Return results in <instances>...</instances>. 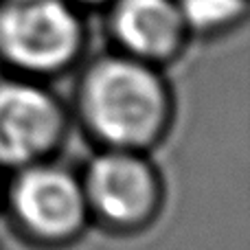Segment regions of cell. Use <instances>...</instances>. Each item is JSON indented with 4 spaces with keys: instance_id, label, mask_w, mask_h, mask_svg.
Wrapping results in <instances>:
<instances>
[{
    "instance_id": "cell-1",
    "label": "cell",
    "mask_w": 250,
    "mask_h": 250,
    "mask_svg": "<svg viewBox=\"0 0 250 250\" xmlns=\"http://www.w3.org/2000/svg\"><path fill=\"white\" fill-rule=\"evenodd\" d=\"M73 125L97 149L151 154L176 121V97L165 68L108 48L77 66Z\"/></svg>"
},
{
    "instance_id": "cell-2",
    "label": "cell",
    "mask_w": 250,
    "mask_h": 250,
    "mask_svg": "<svg viewBox=\"0 0 250 250\" xmlns=\"http://www.w3.org/2000/svg\"><path fill=\"white\" fill-rule=\"evenodd\" d=\"M86 51V11L70 0H0L4 73L53 82L77 68Z\"/></svg>"
},
{
    "instance_id": "cell-3",
    "label": "cell",
    "mask_w": 250,
    "mask_h": 250,
    "mask_svg": "<svg viewBox=\"0 0 250 250\" xmlns=\"http://www.w3.org/2000/svg\"><path fill=\"white\" fill-rule=\"evenodd\" d=\"M0 213L22 242L40 250L70 248L92 229L79 171L55 158L4 173Z\"/></svg>"
},
{
    "instance_id": "cell-4",
    "label": "cell",
    "mask_w": 250,
    "mask_h": 250,
    "mask_svg": "<svg viewBox=\"0 0 250 250\" xmlns=\"http://www.w3.org/2000/svg\"><path fill=\"white\" fill-rule=\"evenodd\" d=\"M90 224L117 237L145 233L165 211V176L151 154L97 149L79 171Z\"/></svg>"
},
{
    "instance_id": "cell-5",
    "label": "cell",
    "mask_w": 250,
    "mask_h": 250,
    "mask_svg": "<svg viewBox=\"0 0 250 250\" xmlns=\"http://www.w3.org/2000/svg\"><path fill=\"white\" fill-rule=\"evenodd\" d=\"M73 129L70 108L51 82L0 75V171L51 160Z\"/></svg>"
},
{
    "instance_id": "cell-6",
    "label": "cell",
    "mask_w": 250,
    "mask_h": 250,
    "mask_svg": "<svg viewBox=\"0 0 250 250\" xmlns=\"http://www.w3.org/2000/svg\"><path fill=\"white\" fill-rule=\"evenodd\" d=\"M101 11L114 51L158 68L180 60L191 42L176 0H112Z\"/></svg>"
},
{
    "instance_id": "cell-7",
    "label": "cell",
    "mask_w": 250,
    "mask_h": 250,
    "mask_svg": "<svg viewBox=\"0 0 250 250\" xmlns=\"http://www.w3.org/2000/svg\"><path fill=\"white\" fill-rule=\"evenodd\" d=\"M191 40H215L246 22L248 0H176Z\"/></svg>"
},
{
    "instance_id": "cell-8",
    "label": "cell",
    "mask_w": 250,
    "mask_h": 250,
    "mask_svg": "<svg viewBox=\"0 0 250 250\" xmlns=\"http://www.w3.org/2000/svg\"><path fill=\"white\" fill-rule=\"evenodd\" d=\"M73 4H77L82 11H90V9H97V11H101L104 7H108L112 0H70Z\"/></svg>"
},
{
    "instance_id": "cell-9",
    "label": "cell",
    "mask_w": 250,
    "mask_h": 250,
    "mask_svg": "<svg viewBox=\"0 0 250 250\" xmlns=\"http://www.w3.org/2000/svg\"><path fill=\"white\" fill-rule=\"evenodd\" d=\"M2 185H4V173L0 171V204H2Z\"/></svg>"
}]
</instances>
